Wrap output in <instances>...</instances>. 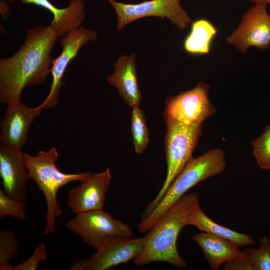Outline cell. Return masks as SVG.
I'll list each match as a JSON object with an SVG mask.
<instances>
[{
  "label": "cell",
  "mask_w": 270,
  "mask_h": 270,
  "mask_svg": "<svg viewBox=\"0 0 270 270\" xmlns=\"http://www.w3.org/2000/svg\"><path fill=\"white\" fill-rule=\"evenodd\" d=\"M97 36L98 33L94 30L80 27L60 39L62 50L58 57L52 60L50 91L40 105L42 109H50L58 104L61 88L65 84L62 80L68 66L78 54L80 48L90 41L95 40Z\"/></svg>",
  "instance_id": "obj_11"
},
{
  "label": "cell",
  "mask_w": 270,
  "mask_h": 270,
  "mask_svg": "<svg viewBox=\"0 0 270 270\" xmlns=\"http://www.w3.org/2000/svg\"><path fill=\"white\" fill-rule=\"evenodd\" d=\"M252 154L260 168L270 170V126L252 142Z\"/></svg>",
  "instance_id": "obj_23"
},
{
  "label": "cell",
  "mask_w": 270,
  "mask_h": 270,
  "mask_svg": "<svg viewBox=\"0 0 270 270\" xmlns=\"http://www.w3.org/2000/svg\"><path fill=\"white\" fill-rule=\"evenodd\" d=\"M192 239L200 246L213 270H218L224 264L244 254V251L240 250L239 246L234 242L212 234L202 232L194 235Z\"/></svg>",
  "instance_id": "obj_17"
},
{
  "label": "cell",
  "mask_w": 270,
  "mask_h": 270,
  "mask_svg": "<svg viewBox=\"0 0 270 270\" xmlns=\"http://www.w3.org/2000/svg\"><path fill=\"white\" fill-rule=\"evenodd\" d=\"M136 62L135 54L122 55L114 64V72L106 78L108 83L118 90L119 95L132 108L139 106L141 100Z\"/></svg>",
  "instance_id": "obj_15"
},
{
  "label": "cell",
  "mask_w": 270,
  "mask_h": 270,
  "mask_svg": "<svg viewBox=\"0 0 270 270\" xmlns=\"http://www.w3.org/2000/svg\"><path fill=\"white\" fill-rule=\"evenodd\" d=\"M47 256L46 247L44 242L37 246L32 254L26 260L14 266V270H36L40 262L44 260Z\"/></svg>",
  "instance_id": "obj_25"
},
{
  "label": "cell",
  "mask_w": 270,
  "mask_h": 270,
  "mask_svg": "<svg viewBox=\"0 0 270 270\" xmlns=\"http://www.w3.org/2000/svg\"><path fill=\"white\" fill-rule=\"evenodd\" d=\"M26 165L30 179L32 180L43 193L46 204V225L44 234L56 232V219L62 214L61 205L57 199L58 190L74 181L82 182L90 174L88 172L66 174L60 170L56 163L58 154L55 148L48 151L40 150L35 156L24 153Z\"/></svg>",
  "instance_id": "obj_3"
},
{
  "label": "cell",
  "mask_w": 270,
  "mask_h": 270,
  "mask_svg": "<svg viewBox=\"0 0 270 270\" xmlns=\"http://www.w3.org/2000/svg\"><path fill=\"white\" fill-rule=\"evenodd\" d=\"M21 1L23 4H34L50 12L54 16L50 26L60 37H64L80 27L85 18L84 0H70L69 5L62 8L56 7L50 0Z\"/></svg>",
  "instance_id": "obj_16"
},
{
  "label": "cell",
  "mask_w": 270,
  "mask_h": 270,
  "mask_svg": "<svg viewBox=\"0 0 270 270\" xmlns=\"http://www.w3.org/2000/svg\"><path fill=\"white\" fill-rule=\"evenodd\" d=\"M267 4L257 2L243 14L237 27L226 38L244 54L251 46L264 52L270 48V15Z\"/></svg>",
  "instance_id": "obj_10"
},
{
  "label": "cell",
  "mask_w": 270,
  "mask_h": 270,
  "mask_svg": "<svg viewBox=\"0 0 270 270\" xmlns=\"http://www.w3.org/2000/svg\"><path fill=\"white\" fill-rule=\"evenodd\" d=\"M209 86L200 82L192 90L167 98L164 112L166 124H200L215 114L216 108L209 99Z\"/></svg>",
  "instance_id": "obj_7"
},
{
  "label": "cell",
  "mask_w": 270,
  "mask_h": 270,
  "mask_svg": "<svg viewBox=\"0 0 270 270\" xmlns=\"http://www.w3.org/2000/svg\"><path fill=\"white\" fill-rule=\"evenodd\" d=\"M0 14L4 20L7 19L10 16V8L4 0L0 2Z\"/></svg>",
  "instance_id": "obj_26"
},
{
  "label": "cell",
  "mask_w": 270,
  "mask_h": 270,
  "mask_svg": "<svg viewBox=\"0 0 270 270\" xmlns=\"http://www.w3.org/2000/svg\"><path fill=\"white\" fill-rule=\"evenodd\" d=\"M216 34L217 29L209 20L198 19L192 24L190 31L184 42V48L190 54H208Z\"/></svg>",
  "instance_id": "obj_19"
},
{
  "label": "cell",
  "mask_w": 270,
  "mask_h": 270,
  "mask_svg": "<svg viewBox=\"0 0 270 270\" xmlns=\"http://www.w3.org/2000/svg\"><path fill=\"white\" fill-rule=\"evenodd\" d=\"M199 206L196 192L185 194L173 204L148 231L142 250L134 263L140 266L162 262L178 268H186V262L178 253L176 242L182 230L190 225Z\"/></svg>",
  "instance_id": "obj_2"
},
{
  "label": "cell",
  "mask_w": 270,
  "mask_h": 270,
  "mask_svg": "<svg viewBox=\"0 0 270 270\" xmlns=\"http://www.w3.org/2000/svg\"><path fill=\"white\" fill-rule=\"evenodd\" d=\"M256 4L257 2H264L268 4H270V0H248Z\"/></svg>",
  "instance_id": "obj_27"
},
{
  "label": "cell",
  "mask_w": 270,
  "mask_h": 270,
  "mask_svg": "<svg viewBox=\"0 0 270 270\" xmlns=\"http://www.w3.org/2000/svg\"><path fill=\"white\" fill-rule=\"evenodd\" d=\"M190 225L196 227L202 232L212 234L229 240L240 246L256 244L251 234L234 231L214 222L204 214L200 206L192 217Z\"/></svg>",
  "instance_id": "obj_20"
},
{
  "label": "cell",
  "mask_w": 270,
  "mask_h": 270,
  "mask_svg": "<svg viewBox=\"0 0 270 270\" xmlns=\"http://www.w3.org/2000/svg\"><path fill=\"white\" fill-rule=\"evenodd\" d=\"M65 226L79 236L89 246L99 250L112 236L132 238V232L126 224L113 218L104 210H96L76 214Z\"/></svg>",
  "instance_id": "obj_6"
},
{
  "label": "cell",
  "mask_w": 270,
  "mask_h": 270,
  "mask_svg": "<svg viewBox=\"0 0 270 270\" xmlns=\"http://www.w3.org/2000/svg\"><path fill=\"white\" fill-rule=\"evenodd\" d=\"M0 176L7 194L20 201L27 200L30 178L22 150L0 144Z\"/></svg>",
  "instance_id": "obj_14"
},
{
  "label": "cell",
  "mask_w": 270,
  "mask_h": 270,
  "mask_svg": "<svg viewBox=\"0 0 270 270\" xmlns=\"http://www.w3.org/2000/svg\"><path fill=\"white\" fill-rule=\"evenodd\" d=\"M42 110L40 106L28 107L20 102L8 104L0 122V144L22 150L27 142L30 125Z\"/></svg>",
  "instance_id": "obj_12"
},
{
  "label": "cell",
  "mask_w": 270,
  "mask_h": 270,
  "mask_svg": "<svg viewBox=\"0 0 270 270\" xmlns=\"http://www.w3.org/2000/svg\"><path fill=\"white\" fill-rule=\"evenodd\" d=\"M226 166L224 152L212 149L192 158L176 176L156 208L138 225L140 232H148L158 219L186 192L200 182L222 174Z\"/></svg>",
  "instance_id": "obj_4"
},
{
  "label": "cell",
  "mask_w": 270,
  "mask_h": 270,
  "mask_svg": "<svg viewBox=\"0 0 270 270\" xmlns=\"http://www.w3.org/2000/svg\"><path fill=\"white\" fill-rule=\"evenodd\" d=\"M145 238H108L96 252L86 258L76 260L70 270H107L134 260L142 252Z\"/></svg>",
  "instance_id": "obj_9"
},
{
  "label": "cell",
  "mask_w": 270,
  "mask_h": 270,
  "mask_svg": "<svg viewBox=\"0 0 270 270\" xmlns=\"http://www.w3.org/2000/svg\"><path fill=\"white\" fill-rule=\"evenodd\" d=\"M180 0H150L130 4L108 0L114 8L117 15L116 30L118 32L132 22L146 16L168 18L178 28H186L192 20L182 8Z\"/></svg>",
  "instance_id": "obj_8"
},
{
  "label": "cell",
  "mask_w": 270,
  "mask_h": 270,
  "mask_svg": "<svg viewBox=\"0 0 270 270\" xmlns=\"http://www.w3.org/2000/svg\"><path fill=\"white\" fill-rule=\"evenodd\" d=\"M26 205L24 202L16 200L0 190V218L12 216L24 220L26 218Z\"/></svg>",
  "instance_id": "obj_24"
},
{
  "label": "cell",
  "mask_w": 270,
  "mask_h": 270,
  "mask_svg": "<svg viewBox=\"0 0 270 270\" xmlns=\"http://www.w3.org/2000/svg\"><path fill=\"white\" fill-rule=\"evenodd\" d=\"M202 124L182 122L166 124V175L162 188L146 208L142 218L147 216L156 208L176 176L192 158V152L201 134Z\"/></svg>",
  "instance_id": "obj_5"
},
{
  "label": "cell",
  "mask_w": 270,
  "mask_h": 270,
  "mask_svg": "<svg viewBox=\"0 0 270 270\" xmlns=\"http://www.w3.org/2000/svg\"><path fill=\"white\" fill-rule=\"evenodd\" d=\"M131 132L135 152L142 154L147 148L149 134L144 112L139 106L132 108Z\"/></svg>",
  "instance_id": "obj_21"
},
{
  "label": "cell",
  "mask_w": 270,
  "mask_h": 270,
  "mask_svg": "<svg viewBox=\"0 0 270 270\" xmlns=\"http://www.w3.org/2000/svg\"><path fill=\"white\" fill-rule=\"evenodd\" d=\"M111 179L110 168L100 173L91 174L80 185L68 192V207L75 214L102 210Z\"/></svg>",
  "instance_id": "obj_13"
},
{
  "label": "cell",
  "mask_w": 270,
  "mask_h": 270,
  "mask_svg": "<svg viewBox=\"0 0 270 270\" xmlns=\"http://www.w3.org/2000/svg\"><path fill=\"white\" fill-rule=\"evenodd\" d=\"M16 0H6V2H13L16 1Z\"/></svg>",
  "instance_id": "obj_28"
},
{
  "label": "cell",
  "mask_w": 270,
  "mask_h": 270,
  "mask_svg": "<svg viewBox=\"0 0 270 270\" xmlns=\"http://www.w3.org/2000/svg\"><path fill=\"white\" fill-rule=\"evenodd\" d=\"M58 37L50 25L28 29L19 50L0 59V102H20L24 88L43 83L50 73L52 50Z\"/></svg>",
  "instance_id": "obj_1"
},
{
  "label": "cell",
  "mask_w": 270,
  "mask_h": 270,
  "mask_svg": "<svg viewBox=\"0 0 270 270\" xmlns=\"http://www.w3.org/2000/svg\"><path fill=\"white\" fill-rule=\"evenodd\" d=\"M258 248H249L242 256L226 262L224 270H270V239L264 236Z\"/></svg>",
  "instance_id": "obj_18"
},
{
  "label": "cell",
  "mask_w": 270,
  "mask_h": 270,
  "mask_svg": "<svg viewBox=\"0 0 270 270\" xmlns=\"http://www.w3.org/2000/svg\"><path fill=\"white\" fill-rule=\"evenodd\" d=\"M19 242L14 232L10 230L0 232V270H14L10 264L18 252Z\"/></svg>",
  "instance_id": "obj_22"
}]
</instances>
